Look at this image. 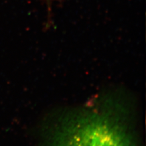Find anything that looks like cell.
I'll use <instances>...</instances> for the list:
<instances>
[{
    "label": "cell",
    "mask_w": 146,
    "mask_h": 146,
    "mask_svg": "<svg viewBox=\"0 0 146 146\" xmlns=\"http://www.w3.org/2000/svg\"><path fill=\"white\" fill-rule=\"evenodd\" d=\"M44 146H136L131 132L107 108H86L61 116L49 128Z\"/></svg>",
    "instance_id": "cell-1"
}]
</instances>
